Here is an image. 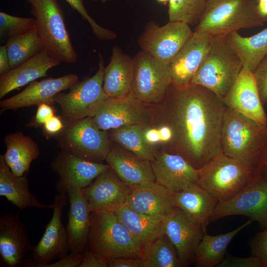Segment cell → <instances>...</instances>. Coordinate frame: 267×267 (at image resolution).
Here are the masks:
<instances>
[{
    "label": "cell",
    "mask_w": 267,
    "mask_h": 267,
    "mask_svg": "<svg viewBox=\"0 0 267 267\" xmlns=\"http://www.w3.org/2000/svg\"><path fill=\"white\" fill-rule=\"evenodd\" d=\"M252 222L249 220L236 228L223 234L211 235L205 233L196 251L194 262L195 266L217 267L224 258L227 247L231 241Z\"/></svg>",
    "instance_id": "d6a6232c"
},
{
    "label": "cell",
    "mask_w": 267,
    "mask_h": 267,
    "mask_svg": "<svg viewBox=\"0 0 267 267\" xmlns=\"http://www.w3.org/2000/svg\"><path fill=\"white\" fill-rule=\"evenodd\" d=\"M151 162L156 182L174 193L197 183L198 169L179 155L163 152Z\"/></svg>",
    "instance_id": "7402d4cb"
},
{
    "label": "cell",
    "mask_w": 267,
    "mask_h": 267,
    "mask_svg": "<svg viewBox=\"0 0 267 267\" xmlns=\"http://www.w3.org/2000/svg\"><path fill=\"white\" fill-rule=\"evenodd\" d=\"M0 196L20 211L28 208L40 210L52 209V204L42 203L30 191L29 182L26 174L22 176L14 175L0 155Z\"/></svg>",
    "instance_id": "f1b7e54d"
},
{
    "label": "cell",
    "mask_w": 267,
    "mask_h": 267,
    "mask_svg": "<svg viewBox=\"0 0 267 267\" xmlns=\"http://www.w3.org/2000/svg\"><path fill=\"white\" fill-rule=\"evenodd\" d=\"M108 267H144L142 258L123 257L109 259Z\"/></svg>",
    "instance_id": "bcb514c9"
},
{
    "label": "cell",
    "mask_w": 267,
    "mask_h": 267,
    "mask_svg": "<svg viewBox=\"0 0 267 267\" xmlns=\"http://www.w3.org/2000/svg\"><path fill=\"white\" fill-rule=\"evenodd\" d=\"M64 128L61 119L54 115L49 119L43 125L44 133L49 136L60 134Z\"/></svg>",
    "instance_id": "7dc6e473"
},
{
    "label": "cell",
    "mask_w": 267,
    "mask_h": 267,
    "mask_svg": "<svg viewBox=\"0 0 267 267\" xmlns=\"http://www.w3.org/2000/svg\"><path fill=\"white\" fill-rule=\"evenodd\" d=\"M208 0H169V21L188 25L198 24L202 17Z\"/></svg>",
    "instance_id": "8d00e7d4"
},
{
    "label": "cell",
    "mask_w": 267,
    "mask_h": 267,
    "mask_svg": "<svg viewBox=\"0 0 267 267\" xmlns=\"http://www.w3.org/2000/svg\"><path fill=\"white\" fill-rule=\"evenodd\" d=\"M133 60L131 93L143 103L161 101L172 84L170 63L164 62L142 50Z\"/></svg>",
    "instance_id": "9c48e42d"
},
{
    "label": "cell",
    "mask_w": 267,
    "mask_h": 267,
    "mask_svg": "<svg viewBox=\"0 0 267 267\" xmlns=\"http://www.w3.org/2000/svg\"><path fill=\"white\" fill-rule=\"evenodd\" d=\"M267 21L258 10L257 0H208L194 31L225 36L241 29L262 26Z\"/></svg>",
    "instance_id": "277c9868"
},
{
    "label": "cell",
    "mask_w": 267,
    "mask_h": 267,
    "mask_svg": "<svg viewBox=\"0 0 267 267\" xmlns=\"http://www.w3.org/2000/svg\"><path fill=\"white\" fill-rule=\"evenodd\" d=\"M158 130L160 142H167L173 140L174 133L170 126H163Z\"/></svg>",
    "instance_id": "f907efd6"
},
{
    "label": "cell",
    "mask_w": 267,
    "mask_h": 267,
    "mask_svg": "<svg viewBox=\"0 0 267 267\" xmlns=\"http://www.w3.org/2000/svg\"><path fill=\"white\" fill-rule=\"evenodd\" d=\"M134 60L118 46L112 49L108 64L104 67L103 89L110 98L125 97L131 93Z\"/></svg>",
    "instance_id": "4316f807"
},
{
    "label": "cell",
    "mask_w": 267,
    "mask_h": 267,
    "mask_svg": "<svg viewBox=\"0 0 267 267\" xmlns=\"http://www.w3.org/2000/svg\"><path fill=\"white\" fill-rule=\"evenodd\" d=\"M257 2L258 3H261V2H264L267 1V0H257Z\"/></svg>",
    "instance_id": "11a10c76"
},
{
    "label": "cell",
    "mask_w": 267,
    "mask_h": 267,
    "mask_svg": "<svg viewBox=\"0 0 267 267\" xmlns=\"http://www.w3.org/2000/svg\"><path fill=\"white\" fill-rule=\"evenodd\" d=\"M224 38L239 56L243 67L253 73L267 55V28L248 37L234 32L227 34Z\"/></svg>",
    "instance_id": "1f68e13d"
},
{
    "label": "cell",
    "mask_w": 267,
    "mask_h": 267,
    "mask_svg": "<svg viewBox=\"0 0 267 267\" xmlns=\"http://www.w3.org/2000/svg\"><path fill=\"white\" fill-rule=\"evenodd\" d=\"M258 178L267 180V154L262 165Z\"/></svg>",
    "instance_id": "816d5d0a"
},
{
    "label": "cell",
    "mask_w": 267,
    "mask_h": 267,
    "mask_svg": "<svg viewBox=\"0 0 267 267\" xmlns=\"http://www.w3.org/2000/svg\"><path fill=\"white\" fill-rule=\"evenodd\" d=\"M88 249L108 260L131 257L141 258L142 246L110 210L90 213Z\"/></svg>",
    "instance_id": "3957f363"
},
{
    "label": "cell",
    "mask_w": 267,
    "mask_h": 267,
    "mask_svg": "<svg viewBox=\"0 0 267 267\" xmlns=\"http://www.w3.org/2000/svg\"><path fill=\"white\" fill-rule=\"evenodd\" d=\"M193 32L189 25L181 22L169 21L161 26L150 22L139 37L138 44L142 50L170 63Z\"/></svg>",
    "instance_id": "7c38bea8"
},
{
    "label": "cell",
    "mask_w": 267,
    "mask_h": 267,
    "mask_svg": "<svg viewBox=\"0 0 267 267\" xmlns=\"http://www.w3.org/2000/svg\"><path fill=\"white\" fill-rule=\"evenodd\" d=\"M217 267H263L260 261L251 255L249 257H237L226 254Z\"/></svg>",
    "instance_id": "b9f144b4"
},
{
    "label": "cell",
    "mask_w": 267,
    "mask_h": 267,
    "mask_svg": "<svg viewBox=\"0 0 267 267\" xmlns=\"http://www.w3.org/2000/svg\"><path fill=\"white\" fill-rule=\"evenodd\" d=\"M124 204L137 213L161 220L177 207L175 193L156 182L131 187Z\"/></svg>",
    "instance_id": "603a6c76"
},
{
    "label": "cell",
    "mask_w": 267,
    "mask_h": 267,
    "mask_svg": "<svg viewBox=\"0 0 267 267\" xmlns=\"http://www.w3.org/2000/svg\"><path fill=\"white\" fill-rule=\"evenodd\" d=\"M5 46L10 70L30 59L44 48L36 28L8 38Z\"/></svg>",
    "instance_id": "e575fe53"
},
{
    "label": "cell",
    "mask_w": 267,
    "mask_h": 267,
    "mask_svg": "<svg viewBox=\"0 0 267 267\" xmlns=\"http://www.w3.org/2000/svg\"><path fill=\"white\" fill-rule=\"evenodd\" d=\"M164 230L176 248L184 267L194 263L198 245L206 233L203 228L176 207L164 219Z\"/></svg>",
    "instance_id": "ac0fdd59"
},
{
    "label": "cell",
    "mask_w": 267,
    "mask_h": 267,
    "mask_svg": "<svg viewBox=\"0 0 267 267\" xmlns=\"http://www.w3.org/2000/svg\"><path fill=\"white\" fill-rule=\"evenodd\" d=\"M79 81L75 74H68L58 78H49L34 81L18 94L1 100V111L39 105L43 103L53 105L54 97L61 91L69 89Z\"/></svg>",
    "instance_id": "ffe728a7"
},
{
    "label": "cell",
    "mask_w": 267,
    "mask_h": 267,
    "mask_svg": "<svg viewBox=\"0 0 267 267\" xmlns=\"http://www.w3.org/2000/svg\"><path fill=\"white\" fill-rule=\"evenodd\" d=\"M257 9L262 16L267 18V1L261 3L257 2Z\"/></svg>",
    "instance_id": "f5cc1de1"
},
{
    "label": "cell",
    "mask_w": 267,
    "mask_h": 267,
    "mask_svg": "<svg viewBox=\"0 0 267 267\" xmlns=\"http://www.w3.org/2000/svg\"><path fill=\"white\" fill-rule=\"evenodd\" d=\"M147 126L146 124H138L122 127L113 130L112 136L130 152L151 162L156 155L152 146L147 145L143 138V132Z\"/></svg>",
    "instance_id": "d590c367"
},
{
    "label": "cell",
    "mask_w": 267,
    "mask_h": 267,
    "mask_svg": "<svg viewBox=\"0 0 267 267\" xmlns=\"http://www.w3.org/2000/svg\"><path fill=\"white\" fill-rule=\"evenodd\" d=\"M143 138L145 142L150 146L160 142L158 129L150 128L147 126L143 132Z\"/></svg>",
    "instance_id": "c3c4849f"
},
{
    "label": "cell",
    "mask_w": 267,
    "mask_h": 267,
    "mask_svg": "<svg viewBox=\"0 0 267 267\" xmlns=\"http://www.w3.org/2000/svg\"><path fill=\"white\" fill-rule=\"evenodd\" d=\"M33 246L28 229L19 213H6L0 217V267H24Z\"/></svg>",
    "instance_id": "9a60e30c"
},
{
    "label": "cell",
    "mask_w": 267,
    "mask_h": 267,
    "mask_svg": "<svg viewBox=\"0 0 267 267\" xmlns=\"http://www.w3.org/2000/svg\"><path fill=\"white\" fill-rule=\"evenodd\" d=\"M222 100L229 109L260 125L267 126V116L253 73L248 69L243 67Z\"/></svg>",
    "instance_id": "e0dca14e"
},
{
    "label": "cell",
    "mask_w": 267,
    "mask_h": 267,
    "mask_svg": "<svg viewBox=\"0 0 267 267\" xmlns=\"http://www.w3.org/2000/svg\"><path fill=\"white\" fill-rule=\"evenodd\" d=\"M4 142L5 163L15 176L24 175L29 171L32 161L39 155L38 145L30 137L19 132L6 135Z\"/></svg>",
    "instance_id": "f546056e"
},
{
    "label": "cell",
    "mask_w": 267,
    "mask_h": 267,
    "mask_svg": "<svg viewBox=\"0 0 267 267\" xmlns=\"http://www.w3.org/2000/svg\"><path fill=\"white\" fill-rule=\"evenodd\" d=\"M96 126L103 131L134 125H148L149 112L143 103L131 93L121 98H109L91 117Z\"/></svg>",
    "instance_id": "5bb4252c"
},
{
    "label": "cell",
    "mask_w": 267,
    "mask_h": 267,
    "mask_svg": "<svg viewBox=\"0 0 267 267\" xmlns=\"http://www.w3.org/2000/svg\"><path fill=\"white\" fill-rule=\"evenodd\" d=\"M157 1L162 3L164 4H166L167 2L169 1V0H156Z\"/></svg>",
    "instance_id": "db71d44e"
},
{
    "label": "cell",
    "mask_w": 267,
    "mask_h": 267,
    "mask_svg": "<svg viewBox=\"0 0 267 267\" xmlns=\"http://www.w3.org/2000/svg\"><path fill=\"white\" fill-rule=\"evenodd\" d=\"M105 160L118 177L131 187L156 182L151 161L131 152L110 149Z\"/></svg>",
    "instance_id": "484cf974"
},
{
    "label": "cell",
    "mask_w": 267,
    "mask_h": 267,
    "mask_svg": "<svg viewBox=\"0 0 267 267\" xmlns=\"http://www.w3.org/2000/svg\"><path fill=\"white\" fill-rule=\"evenodd\" d=\"M68 200L67 195L54 196L53 214L39 242L33 246L25 267H43L53 260L62 258L70 252L66 228L61 220L62 213Z\"/></svg>",
    "instance_id": "8fae6325"
},
{
    "label": "cell",
    "mask_w": 267,
    "mask_h": 267,
    "mask_svg": "<svg viewBox=\"0 0 267 267\" xmlns=\"http://www.w3.org/2000/svg\"><path fill=\"white\" fill-rule=\"evenodd\" d=\"M141 258L144 267H184L176 248L165 233L143 247Z\"/></svg>",
    "instance_id": "836d02e7"
},
{
    "label": "cell",
    "mask_w": 267,
    "mask_h": 267,
    "mask_svg": "<svg viewBox=\"0 0 267 267\" xmlns=\"http://www.w3.org/2000/svg\"><path fill=\"white\" fill-rule=\"evenodd\" d=\"M114 212L142 247L164 233V219L137 213L125 204L117 208Z\"/></svg>",
    "instance_id": "4dcf8cb0"
},
{
    "label": "cell",
    "mask_w": 267,
    "mask_h": 267,
    "mask_svg": "<svg viewBox=\"0 0 267 267\" xmlns=\"http://www.w3.org/2000/svg\"><path fill=\"white\" fill-rule=\"evenodd\" d=\"M59 139L63 150L93 162L105 160L110 150L105 131L99 129L91 117L69 122Z\"/></svg>",
    "instance_id": "30bf717a"
},
{
    "label": "cell",
    "mask_w": 267,
    "mask_h": 267,
    "mask_svg": "<svg viewBox=\"0 0 267 267\" xmlns=\"http://www.w3.org/2000/svg\"><path fill=\"white\" fill-rule=\"evenodd\" d=\"M221 144L224 154L239 162L258 178L267 154V126L225 106Z\"/></svg>",
    "instance_id": "7a4b0ae2"
},
{
    "label": "cell",
    "mask_w": 267,
    "mask_h": 267,
    "mask_svg": "<svg viewBox=\"0 0 267 267\" xmlns=\"http://www.w3.org/2000/svg\"><path fill=\"white\" fill-rule=\"evenodd\" d=\"M253 75L262 104L267 103V55L261 60Z\"/></svg>",
    "instance_id": "60d3db41"
},
{
    "label": "cell",
    "mask_w": 267,
    "mask_h": 267,
    "mask_svg": "<svg viewBox=\"0 0 267 267\" xmlns=\"http://www.w3.org/2000/svg\"><path fill=\"white\" fill-rule=\"evenodd\" d=\"M51 167L59 176L56 190L66 194L71 188L87 187L110 168L108 164L89 161L64 150L52 162Z\"/></svg>",
    "instance_id": "2e32d148"
},
{
    "label": "cell",
    "mask_w": 267,
    "mask_h": 267,
    "mask_svg": "<svg viewBox=\"0 0 267 267\" xmlns=\"http://www.w3.org/2000/svg\"><path fill=\"white\" fill-rule=\"evenodd\" d=\"M67 195L70 203L66 227L69 251L72 253H84L89 250L91 212L82 188H71Z\"/></svg>",
    "instance_id": "cb8c5ba5"
},
{
    "label": "cell",
    "mask_w": 267,
    "mask_h": 267,
    "mask_svg": "<svg viewBox=\"0 0 267 267\" xmlns=\"http://www.w3.org/2000/svg\"><path fill=\"white\" fill-rule=\"evenodd\" d=\"M104 70L100 55L98 69L93 76L77 82L67 93L61 92L55 96L54 102L60 106L62 115L68 122L92 117L109 98L103 89Z\"/></svg>",
    "instance_id": "ba28073f"
},
{
    "label": "cell",
    "mask_w": 267,
    "mask_h": 267,
    "mask_svg": "<svg viewBox=\"0 0 267 267\" xmlns=\"http://www.w3.org/2000/svg\"><path fill=\"white\" fill-rule=\"evenodd\" d=\"M176 206L191 221L206 228L218 203L206 190L197 183L175 193Z\"/></svg>",
    "instance_id": "83f0119b"
},
{
    "label": "cell",
    "mask_w": 267,
    "mask_h": 267,
    "mask_svg": "<svg viewBox=\"0 0 267 267\" xmlns=\"http://www.w3.org/2000/svg\"><path fill=\"white\" fill-rule=\"evenodd\" d=\"M256 179L239 162L221 152L198 169L197 184L218 202L228 201Z\"/></svg>",
    "instance_id": "52a82bcc"
},
{
    "label": "cell",
    "mask_w": 267,
    "mask_h": 267,
    "mask_svg": "<svg viewBox=\"0 0 267 267\" xmlns=\"http://www.w3.org/2000/svg\"><path fill=\"white\" fill-rule=\"evenodd\" d=\"M36 28L34 18L20 17L0 12V35L1 38H10Z\"/></svg>",
    "instance_id": "74e56055"
},
{
    "label": "cell",
    "mask_w": 267,
    "mask_h": 267,
    "mask_svg": "<svg viewBox=\"0 0 267 267\" xmlns=\"http://www.w3.org/2000/svg\"><path fill=\"white\" fill-rule=\"evenodd\" d=\"M74 10L81 15L82 18L88 22L95 36L102 40H113L116 34L112 31L98 24L89 14L84 4V0H65Z\"/></svg>",
    "instance_id": "f35d334b"
},
{
    "label": "cell",
    "mask_w": 267,
    "mask_h": 267,
    "mask_svg": "<svg viewBox=\"0 0 267 267\" xmlns=\"http://www.w3.org/2000/svg\"><path fill=\"white\" fill-rule=\"evenodd\" d=\"M243 67L240 59L224 36L212 35L209 49L191 84L201 86L222 99Z\"/></svg>",
    "instance_id": "5b68a950"
},
{
    "label": "cell",
    "mask_w": 267,
    "mask_h": 267,
    "mask_svg": "<svg viewBox=\"0 0 267 267\" xmlns=\"http://www.w3.org/2000/svg\"><path fill=\"white\" fill-rule=\"evenodd\" d=\"M93 0V1H96V0ZM101 0L102 2H106L107 1L110 0Z\"/></svg>",
    "instance_id": "9f6ffc18"
},
{
    "label": "cell",
    "mask_w": 267,
    "mask_h": 267,
    "mask_svg": "<svg viewBox=\"0 0 267 267\" xmlns=\"http://www.w3.org/2000/svg\"><path fill=\"white\" fill-rule=\"evenodd\" d=\"M44 49L33 57L0 77V98L37 79L46 76L48 70L60 64Z\"/></svg>",
    "instance_id": "d4e9b609"
},
{
    "label": "cell",
    "mask_w": 267,
    "mask_h": 267,
    "mask_svg": "<svg viewBox=\"0 0 267 267\" xmlns=\"http://www.w3.org/2000/svg\"><path fill=\"white\" fill-rule=\"evenodd\" d=\"M249 244L251 255L256 257L263 267H267V228L256 233Z\"/></svg>",
    "instance_id": "ab89813d"
},
{
    "label": "cell",
    "mask_w": 267,
    "mask_h": 267,
    "mask_svg": "<svg viewBox=\"0 0 267 267\" xmlns=\"http://www.w3.org/2000/svg\"><path fill=\"white\" fill-rule=\"evenodd\" d=\"M84 253H70L54 263L45 265L43 267H79L83 258Z\"/></svg>",
    "instance_id": "ee69618b"
},
{
    "label": "cell",
    "mask_w": 267,
    "mask_h": 267,
    "mask_svg": "<svg viewBox=\"0 0 267 267\" xmlns=\"http://www.w3.org/2000/svg\"><path fill=\"white\" fill-rule=\"evenodd\" d=\"M108 261L107 259L87 250L84 253L79 267H108Z\"/></svg>",
    "instance_id": "f6af8a7d"
},
{
    "label": "cell",
    "mask_w": 267,
    "mask_h": 267,
    "mask_svg": "<svg viewBox=\"0 0 267 267\" xmlns=\"http://www.w3.org/2000/svg\"><path fill=\"white\" fill-rule=\"evenodd\" d=\"M36 20V29L44 49L60 62L74 63L78 54L57 0H27Z\"/></svg>",
    "instance_id": "8992f818"
},
{
    "label": "cell",
    "mask_w": 267,
    "mask_h": 267,
    "mask_svg": "<svg viewBox=\"0 0 267 267\" xmlns=\"http://www.w3.org/2000/svg\"><path fill=\"white\" fill-rule=\"evenodd\" d=\"M131 187L122 180L110 168L100 174L89 186L82 188L91 212L114 211L124 204Z\"/></svg>",
    "instance_id": "44dd1931"
},
{
    "label": "cell",
    "mask_w": 267,
    "mask_h": 267,
    "mask_svg": "<svg viewBox=\"0 0 267 267\" xmlns=\"http://www.w3.org/2000/svg\"><path fill=\"white\" fill-rule=\"evenodd\" d=\"M34 118L32 124L37 127L43 126L44 124L54 115V109L52 105L46 103L39 104Z\"/></svg>",
    "instance_id": "7bdbcfd3"
},
{
    "label": "cell",
    "mask_w": 267,
    "mask_h": 267,
    "mask_svg": "<svg viewBox=\"0 0 267 267\" xmlns=\"http://www.w3.org/2000/svg\"><path fill=\"white\" fill-rule=\"evenodd\" d=\"M10 70L9 60L5 45L0 46V75H2Z\"/></svg>",
    "instance_id": "681fc988"
},
{
    "label": "cell",
    "mask_w": 267,
    "mask_h": 267,
    "mask_svg": "<svg viewBox=\"0 0 267 267\" xmlns=\"http://www.w3.org/2000/svg\"><path fill=\"white\" fill-rule=\"evenodd\" d=\"M212 35L194 31L170 63L172 85L178 88L191 84L210 46Z\"/></svg>",
    "instance_id": "d6986e66"
},
{
    "label": "cell",
    "mask_w": 267,
    "mask_h": 267,
    "mask_svg": "<svg viewBox=\"0 0 267 267\" xmlns=\"http://www.w3.org/2000/svg\"><path fill=\"white\" fill-rule=\"evenodd\" d=\"M242 215L267 228V180L258 178L231 200L218 203L211 221Z\"/></svg>",
    "instance_id": "4fadbf2b"
},
{
    "label": "cell",
    "mask_w": 267,
    "mask_h": 267,
    "mask_svg": "<svg viewBox=\"0 0 267 267\" xmlns=\"http://www.w3.org/2000/svg\"><path fill=\"white\" fill-rule=\"evenodd\" d=\"M171 88L174 153L199 169L222 152L225 106L221 97L201 86L190 84L178 88L171 84Z\"/></svg>",
    "instance_id": "6da1fadb"
}]
</instances>
